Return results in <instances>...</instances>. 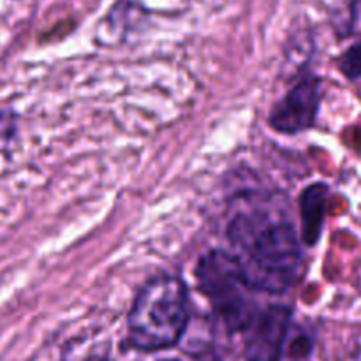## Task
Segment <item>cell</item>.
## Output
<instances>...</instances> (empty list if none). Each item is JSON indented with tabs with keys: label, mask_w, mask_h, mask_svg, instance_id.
<instances>
[{
	"label": "cell",
	"mask_w": 361,
	"mask_h": 361,
	"mask_svg": "<svg viewBox=\"0 0 361 361\" xmlns=\"http://www.w3.org/2000/svg\"><path fill=\"white\" fill-rule=\"evenodd\" d=\"M226 240V252L257 295H282L302 277V238L282 196L247 197L229 219Z\"/></svg>",
	"instance_id": "1"
},
{
	"label": "cell",
	"mask_w": 361,
	"mask_h": 361,
	"mask_svg": "<svg viewBox=\"0 0 361 361\" xmlns=\"http://www.w3.org/2000/svg\"><path fill=\"white\" fill-rule=\"evenodd\" d=\"M190 321L189 288L173 274L148 279L134 296L127 316V338L140 351L173 348Z\"/></svg>",
	"instance_id": "2"
},
{
	"label": "cell",
	"mask_w": 361,
	"mask_h": 361,
	"mask_svg": "<svg viewBox=\"0 0 361 361\" xmlns=\"http://www.w3.org/2000/svg\"><path fill=\"white\" fill-rule=\"evenodd\" d=\"M196 279L197 288L226 330L242 335L261 307L254 298L257 293L249 288L235 259L226 250H212L197 261Z\"/></svg>",
	"instance_id": "3"
},
{
	"label": "cell",
	"mask_w": 361,
	"mask_h": 361,
	"mask_svg": "<svg viewBox=\"0 0 361 361\" xmlns=\"http://www.w3.org/2000/svg\"><path fill=\"white\" fill-rule=\"evenodd\" d=\"M323 101V80L314 73H303L281 101L271 108L268 123L281 134H300L312 129Z\"/></svg>",
	"instance_id": "4"
},
{
	"label": "cell",
	"mask_w": 361,
	"mask_h": 361,
	"mask_svg": "<svg viewBox=\"0 0 361 361\" xmlns=\"http://www.w3.org/2000/svg\"><path fill=\"white\" fill-rule=\"evenodd\" d=\"M293 310L288 305H268L257 310L243 335L247 361H279L291 328Z\"/></svg>",
	"instance_id": "5"
},
{
	"label": "cell",
	"mask_w": 361,
	"mask_h": 361,
	"mask_svg": "<svg viewBox=\"0 0 361 361\" xmlns=\"http://www.w3.org/2000/svg\"><path fill=\"white\" fill-rule=\"evenodd\" d=\"M330 187L326 183H312L300 196V219H302V242L314 247L323 233L324 217H326V201Z\"/></svg>",
	"instance_id": "6"
},
{
	"label": "cell",
	"mask_w": 361,
	"mask_h": 361,
	"mask_svg": "<svg viewBox=\"0 0 361 361\" xmlns=\"http://www.w3.org/2000/svg\"><path fill=\"white\" fill-rule=\"evenodd\" d=\"M337 67L348 81L355 83L361 80V37L338 56Z\"/></svg>",
	"instance_id": "7"
},
{
	"label": "cell",
	"mask_w": 361,
	"mask_h": 361,
	"mask_svg": "<svg viewBox=\"0 0 361 361\" xmlns=\"http://www.w3.org/2000/svg\"><path fill=\"white\" fill-rule=\"evenodd\" d=\"M16 133V116L13 113H0V141H9Z\"/></svg>",
	"instance_id": "8"
},
{
	"label": "cell",
	"mask_w": 361,
	"mask_h": 361,
	"mask_svg": "<svg viewBox=\"0 0 361 361\" xmlns=\"http://www.w3.org/2000/svg\"><path fill=\"white\" fill-rule=\"evenodd\" d=\"M159 361H180V360H175V358H169V360H159Z\"/></svg>",
	"instance_id": "9"
}]
</instances>
